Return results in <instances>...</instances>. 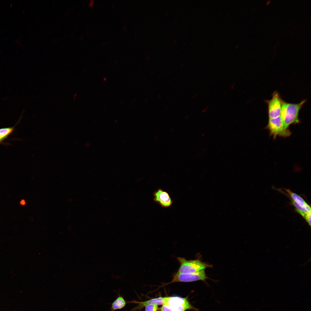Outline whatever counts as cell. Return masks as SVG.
<instances>
[{
	"label": "cell",
	"instance_id": "3957f363",
	"mask_svg": "<svg viewBox=\"0 0 311 311\" xmlns=\"http://www.w3.org/2000/svg\"><path fill=\"white\" fill-rule=\"evenodd\" d=\"M266 127L269 130L270 135L272 136L274 139L277 136L287 137L291 134L289 129L285 127L280 116L275 118H269Z\"/></svg>",
	"mask_w": 311,
	"mask_h": 311
},
{
	"label": "cell",
	"instance_id": "8992f818",
	"mask_svg": "<svg viewBox=\"0 0 311 311\" xmlns=\"http://www.w3.org/2000/svg\"><path fill=\"white\" fill-rule=\"evenodd\" d=\"M282 101L278 93L276 91L273 93L271 99L266 101L268 106L269 118L280 116Z\"/></svg>",
	"mask_w": 311,
	"mask_h": 311
},
{
	"label": "cell",
	"instance_id": "9c48e42d",
	"mask_svg": "<svg viewBox=\"0 0 311 311\" xmlns=\"http://www.w3.org/2000/svg\"><path fill=\"white\" fill-rule=\"evenodd\" d=\"M165 301V297H159L158 298H154L143 302H132L137 303L139 305L133 309L134 310H136L140 309L142 307L145 306L148 304H154L158 305H163Z\"/></svg>",
	"mask_w": 311,
	"mask_h": 311
},
{
	"label": "cell",
	"instance_id": "7a4b0ae2",
	"mask_svg": "<svg viewBox=\"0 0 311 311\" xmlns=\"http://www.w3.org/2000/svg\"><path fill=\"white\" fill-rule=\"evenodd\" d=\"M177 259L180 263L177 272L180 274L194 273L212 267V265L203 262L199 259L187 260L180 257Z\"/></svg>",
	"mask_w": 311,
	"mask_h": 311
},
{
	"label": "cell",
	"instance_id": "30bf717a",
	"mask_svg": "<svg viewBox=\"0 0 311 311\" xmlns=\"http://www.w3.org/2000/svg\"><path fill=\"white\" fill-rule=\"evenodd\" d=\"M127 304L123 297L119 295L117 298L112 302L110 311H114L123 308Z\"/></svg>",
	"mask_w": 311,
	"mask_h": 311
},
{
	"label": "cell",
	"instance_id": "5b68a950",
	"mask_svg": "<svg viewBox=\"0 0 311 311\" xmlns=\"http://www.w3.org/2000/svg\"><path fill=\"white\" fill-rule=\"evenodd\" d=\"M205 269L190 274H180L177 272L174 275L169 283L175 282H190L198 280L205 281L208 278L205 273Z\"/></svg>",
	"mask_w": 311,
	"mask_h": 311
},
{
	"label": "cell",
	"instance_id": "8fae6325",
	"mask_svg": "<svg viewBox=\"0 0 311 311\" xmlns=\"http://www.w3.org/2000/svg\"><path fill=\"white\" fill-rule=\"evenodd\" d=\"M12 128H7L0 129V141L7 136L13 130Z\"/></svg>",
	"mask_w": 311,
	"mask_h": 311
},
{
	"label": "cell",
	"instance_id": "7c38bea8",
	"mask_svg": "<svg viewBox=\"0 0 311 311\" xmlns=\"http://www.w3.org/2000/svg\"><path fill=\"white\" fill-rule=\"evenodd\" d=\"M145 311H157L158 306L156 304H148L145 306Z\"/></svg>",
	"mask_w": 311,
	"mask_h": 311
},
{
	"label": "cell",
	"instance_id": "ba28073f",
	"mask_svg": "<svg viewBox=\"0 0 311 311\" xmlns=\"http://www.w3.org/2000/svg\"><path fill=\"white\" fill-rule=\"evenodd\" d=\"M287 192L286 194L290 199L294 201L300 206L311 211L310 206H309L300 196L292 192L289 189H285Z\"/></svg>",
	"mask_w": 311,
	"mask_h": 311
},
{
	"label": "cell",
	"instance_id": "277c9868",
	"mask_svg": "<svg viewBox=\"0 0 311 311\" xmlns=\"http://www.w3.org/2000/svg\"><path fill=\"white\" fill-rule=\"evenodd\" d=\"M163 305L166 306L171 311H185L194 309L187 298L179 297H165V301Z\"/></svg>",
	"mask_w": 311,
	"mask_h": 311
},
{
	"label": "cell",
	"instance_id": "6da1fadb",
	"mask_svg": "<svg viewBox=\"0 0 311 311\" xmlns=\"http://www.w3.org/2000/svg\"><path fill=\"white\" fill-rule=\"evenodd\" d=\"M306 101L304 100L298 103L293 104L283 100L280 117L285 128H289L290 125L299 123V112Z\"/></svg>",
	"mask_w": 311,
	"mask_h": 311
},
{
	"label": "cell",
	"instance_id": "4fadbf2b",
	"mask_svg": "<svg viewBox=\"0 0 311 311\" xmlns=\"http://www.w3.org/2000/svg\"><path fill=\"white\" fill-rule=\"evenodd\" d=\"M20 203L21 205H24L25 204V201L24 200H22L20 201Z\"/></svg>",
	"mask_w": 311,
	"mask_h": 311
},
{
	"label": "cell",
	"instance_id": "5bb4252c",
	"mask_svg": "<svg viewBox=\"0 0 311 311\" xmlns=\"http://www.w3.org/2000/svg\"><path fill=\"white\" fill-rule=\"evenodd\" d=\"M208 107V106H207V107H206V109H205L204 110H203V111H202V112H204L205 111H206V109H207V108Z\"/></svg>",
	"mask_w": 311,
	"mask_h": 311
},
{
	"label": "cell",
	"instance_id": "52a82bcc",
	"mask_svg": "<svg viewBox=\"0 0 311 311\" xmlns=\"http://www.w3.org/2000/svg\"><path fill=\"white\" fill-rule=\"evenodd\" d=\"M153 196L154 201L162 207H169L172 204L173 201L169 194L161 189L155 191Z\"/></svg>",
	"mask_w": 311,
	"mask_h": 311
}]
</instances>
